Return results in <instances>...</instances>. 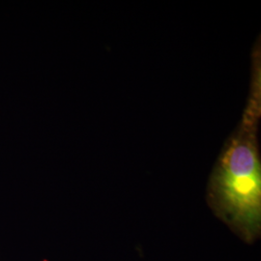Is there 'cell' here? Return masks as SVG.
<instances>
[{
	"label": "cell",
	"instance_id": "obj_1",
	"mask_svg": "<svg viewBox=\"0 0 261 261\" xmlns=\"http://www.w3.org/2000/svg\"><path fill=\"white\" fill-rule=\"evenodd\" d=\"M260 47L252 53V80L242 119L224 143L209 183V199L224 221L252 238L260 230Z\"/></svg>",
	"mask_w": 261,
	"mask_h": 261
}]
</instances>
